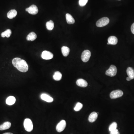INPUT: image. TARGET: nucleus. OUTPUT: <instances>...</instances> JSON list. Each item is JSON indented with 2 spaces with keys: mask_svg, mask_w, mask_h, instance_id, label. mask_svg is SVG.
Masks as SVG:
<instances>
[{
  "mask_svg": "<svg viewBox=\"0 0 134 134\" xmlns=\"http://www.w3.org/2000/svg\"><path fill=\"white\" fill-rule=\"evenodd\" d=\"M82 107V104L78 102L76 104V106H75L74 109L76 111H79Z\"/></svg>",
  "mask_w": 134,
  "mask_h": 134,
  "instance_id": "obj_25",
  "label": "nucleus"
},
{
  "mask_svg": "<svg viewBox=\"0 0 134 134\" xmlns=\"http://www.w3.org/2000/svg\"><path fill=\"white\" fill-rule=\"evenodd\" d=\"M12 64L19 71L26 72L28 70V66L26 61L21 58H14L12 60Z\"/></svg>",
  "mask_w": 134,
  "mask_h": 134,
  "instance_id": "obj_1",
  "label": "nucleus"
},
{
  "mask_svg": "<svg viewBox=\"0 0 134 134\" xmlns=\"http://www.w3.org/2000/svg\"><path fill=\"white\" fill-rule=\"evenodd\" d=\"M117 126V123L116 122H113L109 126V131L111 132L116 129Z\"/></svg>",
  "mask_w": 134,
  "mask_h": 134,
  "instance_id": "obj_24",
  "label": "nucleus"
},
{
  "mask_svg": "<svg viewBox=\"0 0 134 134\" xmlns=\"http://www.w3.org/2000/svg\"><path fill=\"white\" fill-rule=\"evenodd\" d=\"M11 34H12V31L10 29H7L1 34V36L3 38L5 37L9 38Z\"/></svg>",
  "mask_w": 134,
  "mask_h": 134,
  "instance_id": "obj_22",
  "label": "nucleus"
},
{
  "mask_svg": "<svg viewBox=\"0 0 134 134\" xmlns=\"http://www.w3.org/2000/svg\"><path fill=\"white\" fill-rule=\"evenodd\" d=\"M66 22L68 24H74L75 22L74 20L73 16L69 13H67L66 15Z\"/></svg>",
  "mask_w": 134,
  "mask_h": 134,
  "instance_id": "obj_16",
  "label": "nucleus"
},
{
  "mask_svg": "<svg viewBox=\"0 0 134 134\" xmlns=\"http://www.w3.org/2000/svg\"></svg>",
  "mask_w": 134,
  "mask_h": 134,
  "instance_id": "obj_31",
  "label": "nucleus"
},
{
  "mask_svg": "<svg viewBox=\"0 0 134 134\" xmlns=\"http://www.w3.org/2000/svg\"><path fill=\"white\" fill-rule=\"evenodd\" d=\"M46 28L48 30H52L54 27V24L53 22L51 20H50L47 22L46 24Z\"/></svg>",
  "mask_w": 134,
  "mask_h": 134,
  "instance_id": "obj_23",
  "label": "nucleus"
},
{
  "mask_svg": "<svg viewBox=\"0 0 134 134\" xmlns=\"http://www.w3.org/2000/svg\"><path fill=\"white\" fill-rule=\"evenodd\" d=\"M126 80L127 81H130V80H131V79L129 77H127L126 78Z\"/></svg>",
  "mask_w": 134,
  "mask_h": 134,
  "instance_id": "obj_29",
  "label": "nucleus"
},
{
  "mask_svg": "<svg viewBox=\"0 0 134 134\" xmlns=\"http://www.w3.org/2000/svg\"><path fill=\"white\" fill-rule=\"evenodd\" d=\"M26 11L31 15H36L38 12V10L36 5H32L30 7L26 8Z\"/></svg>",
  "mask_w": 134,
  "mask_h": 134,
  "instance_id": "obj_8",
  "label": "nucleus"
},
{
  "mask_svg": "<svg viewBox=\"0 0 134 134\" xmlns=\"http://www.w3.org/2000/svg\"><path fill=\"white\" fill-rule=\"evenodd\" d=\"M123 92L121 90H116L112 91L110 94V97L111 99H115L123 96Z\"/></svg>",
  "mask_w": 134,
  "mask_h": 134,
  "instance_id": "obj_5",
  "label": "nucleus"
},
{
  "mask_svg": "<svg viewBox=\"0 0 134 134\" xmlns=\"http://www.w3.org/2000/svg\"><path fill=\"white\" fill-rule=\"evenodd\" d=\"M110 134H120V133L118 130L116 129L115 130L110 132Z\"/></svg>",
  "mask_w": 134,
  "mask_h": 134,
  "instance_id": "obj_27",
  "label": "nucleus"
},
{
  "mask_svg": "<svg viewBox=\"0 0 134 134\" xmlns=\"http://www.w3.org/2000/svg\"><path fill=\"white\" fill-rule=\"evenodd\" d=\"M41 57L45 60H50L53 57V54L51 52L47 51H44L41 54Z\"/></svg>",
  "mask_w": 134,
  "mask_h": 134,
  "instance_id": "obj_9",
  "label": "nucleus"
},
{
  "mask_svg": "<svg viewBox=\"0 0 134 134\" xmlns=\"http://www.w3.org/2000/svg\"><path fill=\"white\" fill-rule=\"evenodd\" d=\"M16 98L13 96H9L6 100V103L9 105H12L15 103Z\"/></svg>",
  "mask_w": 134,
  "mask_h": 134,
  "instance_id": "obj_14",
  "label": "nucleus"
},
{
  "mask_svg": "<svg viewBox=\"0 0 134 134\" xmlns=\"http://www.w3.org/2000/svg\"><path fill=\"white\" fill-rule=\"evenodd\" d=\"M41 98L43 100L48 103L52 102L53 101V98L46 94H42L41 95Z\"/></svg>",
  "mask_w": 134,
  "mask_h": 134,
  "instance_id": "obj_10",
  "label": "nucleus"
},
{
  "mask_svg": "<svg viewBox=\"0 0 134 134\" xmlns=\"http://www.w3.org/2000/svg\"><path fill=\"white\" fill-rule=\"evenodd\" d=\"M98 117V114L95 112H92L88 118V120L91 123L94 122L97 120Z\"/></svg>",
  "mask_w": 134,
  "mask_h": 134,
  "instance_id": "obj_13",
  "label": "nucleus"
},
{
  "mask_svg": "<svg viewBox=\"0 0 134 134\" xmlns=\"http://www.w3.org/2000/svg\"><path fill=\"white\" fill-rule=\"evenodd\" d=\"M91 56V53L89 50H85L82 53L81 59L84 62H86L89 60Z\"/></svg>",
  "mask_w": 134,
  "mask_h": 134,
  "instance_id": "obj_6",
  "label": "nucleus"
},
{
  "mask_svg": "<svg viewBox=\"0 0 134 134\" xmlns=\"http://www.w3.org/2000/svg\"><path fill=\"white\" fill-rule=\"evenodd\" d=\"M62 74L59 71H56L54 73V74L53 76V78L54 80L56 81L60 80L62 79Z\"/></svg>",
  "mask_w": 134,
  "mask_h": 134,
  "instance_id": "obj_21",
  "label": "nucleus"
},
{
  "mask_svg": "<svg viewBox=\"0 0 134 134\" xmlns=\"http://www.w3.org/2000/svg\"><path fill=\"white\" fill-rule=\"evenodd\" d=\"M127 73L128 75V77L132 79H134V70L131 67H129L127 69Z\"/></svg>",
  "mask_w": 134,
  "mask_h": 134,
  "instance_id": "obj_15",
  "label": "nucleus"
},
{
  "mask_svg": "<svg viewBox=\"0 0 134 134\" xmlns=\"http://www.w3.org/2000/svg\"><path fill=\"white\" fill-rule=\"evenodd\" d=\"M11 123L9 121L4 122L3 124L0 126V130H3L7 129L11 127Z\"/></svg>",
  "mask_w": 134,
  "mask_h": 134,
  "instance_id": "obj_18",
  "label": "nucleus"
},
{
  "mask_svg": "<svg viewBox=\"0 0 134 134\" xmlns=\"http://www.w3.org/2000/svg\"><path fill=\"white\" fill-rule=\"evenodd\" d=\"M109 22V19L107 17H103L98 20L96 22L97 27H104L108 24Z\"/></svg>",
  "mask_w": 134,
  "mask_h": 134,
  "instance_id": "obj_3",
  "label": "nucleus"
},
{
  "mask_svg": "<svg viewBox=\"0 0 134 134\" xmlns=\"http://www.w3.org/2000/svg\"><path fill=\"white\" fill-rule=\"evenodd\" d=\"M36 34L34 32H32L28 34L26 38L28 41H33L36 39Z\"/></svg>",
  "mask_w": 134,
  "mask_h": 134,
  "instance_id": "obj_17",
  "label": "nucleus"
},
{
  "mask_svg": "<svg viewBox=\"0 0 134 134\" xmlns=\"http://www.w3.org/2000/svg\"><path fill=\"white\" fill-rule=\"evenodd\" d=\"M24 126L25 130L27 132H31L33 130V125L31 120L29 118H26L25 119L24 122Z\"/></svg>",
  "mask_w": 134,
  "mask_h": 134,
  "instance_id": "obj_2",
  "label": "nucleus"
},
{
  "mask_svg": "<svg viewBox=\"0 0 134 134\" xmlns=\"http://www.w3.org/2000/svg\"><path fill=\"white\" fill-rule=\"evenodd\" d=\"M117 73V68L116 66L114 65H111L110 67L106 71V75L110 77L114 76Z\"/></svg>",
  "mask_w": 134,
  "mask_h": 134,
  "instance_id": "obj_4",
  "label": "nucleus"
},
{
  "mask_svg": "<svg viewBox=\"0 0 134 134\" xmlns=\"http://www.w3.org/2000/svg\"><path fill=\"white\" fill-rule=\"evenodd\" d=\"M3 134H13V133H3Z\"/></svg>",
  "mask_w": 134,
  "mask_h": 134,
  "instance_id": "obj_30",
  "label": "nucleus"
},
{
  "mask_svg": "<svg viewBox=\"0 0 134 134\" xmlns=\"http://www.w3.org/2000/svg\"><path fill=\"white\" fill-rule=\"evenodd\" d=\"M17 14V12L15 10L12 9L10 10L7 14V17L9 19L13 18H15Z\"/></svg>",
  "mask_w": 134,
  "mask_h": 134,
  "instance_id": "obj_20",
  "label": "nucleus"
},
{
  "mask_svg": "<svg viewBox=\"0 0 134 134\" xmlns=\"http://www.w3.org/2000/svg\"><path fill=\"white\" fill-rule=\"evenodd\" d=\"M131 30L132 31V33L134 34V23L132 24L131 27Z\"/></svg>",
  "mask_w": 134,
  "mask_h": 134,
  "instance_id": "obj_28",
  "label": "nucleus"
},
{
  "mask_svg": "<svg viewBox=\"0 0 134 134\" xmlns=\"http://www.w3.org/2000/svg\"><path fill=\"white\" fill-rule=\"evenodd\" d=\"M61 51L63 55L64 56L66 57L68 56L70 53V49L69 48L66 46H63L61 48Z\"/></svg>",
  "mask_w": 134,
  "mask_h": 134,
  "instance_id": "obj_19",
  "label": "nucleus"
},
{
  "mask_svg": "<svg viewBox=\"0 0 134 134\" xmlns=\"http://www.w3.org/2000/svg\"><path fill=\"white\" fill-rule=\"evenodd\" d=\"M66 126V122L65 120H61L56 127V129L58 132H61L64 130Z\"/></svg>",
  "mask_w": 134,
  "mask_h": 134,
  "instance_id": "obj_7",
  "label": "nucleus"
},
{
  "mask_svg": "<svg viewBox=\"0 0 134 134\" xmlns=\"http://www.w3.org/2000/svg\"><path fill=\"white\" fill-rule=\"evenodd\" d=\"M76 83L77 86L80 87H86L88 86L87 82L82 79H80L77 80Z\"/></svg>",
  "mask_w": 134,
  "mask_h": 134,
  "instance_id": "obj_11",
  "label": "nucleus"
},
{
  "mask_svg": "<svg viewBox=\"0 0 134 134\" xmlns=\"http://www.w3.org/2000/svg\"><path fill=\"white\" fill-rule=\"evenodd\" d=\"M88 0H79V3L80 6H84L87 4Z\"/></svg>",
  "mask_w": 134,
  "mask_h": 134,
  "instance_id": "obj_26",
  "label": "nucleus"
},
{
  "mask_svg": "<svg viewBox=\"0 0 134 134\" xmlns=\"http://www.w3.org/2000/svg\"><path fill=\"white\" fill-rule=\"evenodd\" d=\"M107 44L116 45L118 42V39L115 36H110L108 39Z\"/></svg>",
  "mask_w": 134,
  "mask_h": 134,
  "instance_id": "obj_12",
  "label": "nucleus"
}]
</instances>
